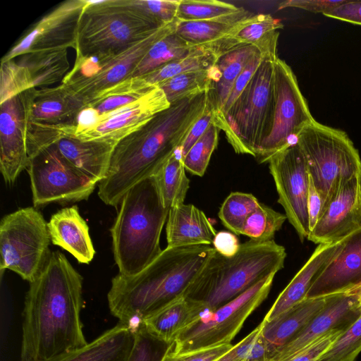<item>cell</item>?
Returning a JSON list of instances; mask_svg holds the SVG:
<instances>
[{
	"label": "cell",
	"mask_w": 361,
	"mask_h": 361,
	"mask_svg": "<svg viewBox=\"0 0 361 361\" xmlns=\"http://www.w3.org/2000/svg\"><path fill=\"white\" fill-rule=\"evenodd\" d=\"M82 305V276L63 253L51 252L25 295L20 361H43L86 345Z\"/></svg>",
	"instance_id": "6da1fadb"
},
{
	"label": "cell",
	"mask_w": 361,
	"mask_h": 361,
	"mask_svg": "<svg viewBox=\"0 0 361 361\" xmlns=\"http://www.w3.org/2000/svg\"><path fill=\"white\" fill-rule=\"evenodd\" d=\"M207 104L208 91L176 102L120 140L114 149L107 173L99 183V198L116 207L133 185L155 175L181 147Z\"/></svg>",
	"instance_id": "7a4b0ae2"
},
{
	"label": "cell",
	"mask_w": 361,
	"mask_h": 361,
	"mask_svg": "<svg viewBox=\"0 0 361 361\" xmlns=\"http://www.w3.org/2000/svg\"><path fill=\"white\" fill-rule=\"evenodd\" d=\"M214 252L210 245L167 246L138 274L118 273L107 294L111 314L135 331L145 317L185 296Z\"/></svg>",
	"instance_id": "3957f363"
},
{
	"label": "cell",
	"mask_w": 361,
	"mask_h": 361,
	"mask_svg": "<svg viewBox=\"0 0 361 361\" xmlns=\"http://www.w3.org/2000/svg\"><path fill=\"white\" fill-rule=\"evenodd\" d=\"M169 209L155 175L133 185L123 196L111 228L119 274H138L161 252L160 237Z\"/></svg>",
	"instance_id": "277c9868"
},
{
	"label": "cell",
	"mask_w": 361,
	"mask_h": 361,
	"mask_svg": "<svg viewBox=\"0 0 361 361\" xmlns=\"http://www.w3.org/2000/svg\"><path fill=\"white\" fill-rule=\"evenodd\" d=\"M286 257L285 247L274 240H250L230 257L215 250L185 297L202 304L211 313L282 269Z\"/></svg>",
	"instance_id": "5b68a950"
},
{
	"label": "cell",
	"mask_w": 361,
	"mask_h": 361,
	"mask_svg": "<svg viewBox=\"0 0 361 361\" xmlns=\"http://www.w3.org/2000/svg\"><path fill=\"white\" fill-rule=\"evenodd\" d=\"M161 27L133 0H86L78 23L76 56L121 53Z\"/></svg>",
	"instance_id": "8992f818"
},
{
	"label": "cell",
	"mask_w": 361,
	"mask_h": 361,
	"mask_svg": "<svg viewBox=\"0 0 361 361\" xmlns=\"http://www.w3.org/2000/svg\"><path fill=\"white\" fill-rule=\"evenodd\" d=\"M276 58L264 55L232 106L224 114L214 117V123L223 130L237 154L255 157L269 130L274 109V62Z\"/></svg>",
	"instance_id": "52a82bcc"
},
{
	"label": "cell",
	"mask_w": 361,
	"mask_h": 361,
	"mask_svg": "<svg viewBox=\"0 0 361 361\" xmlns=\"http://www.w3.org/2000/svg\"><path fill=\"white\" fill-rule=\"evenodd\" d=\"M296 143L324 208L339 187L361 176V159L347 133L314 120L298 135Z\"/></svg>",
	"instance_id": "ba28073f"
},
{
	"label": "cell",
	"mask_w": 361,
	"mask_h": 361,
	"mask_svg": "<svg viewBox=\"0 0 361 361\" xmlns=\"http://www.w3.org/2000/svg\"><path fill=\"white\" fill-rule=\"evenodd\" d=\"M21 97L30 159L62 137L71 136L84 106L61 83L55 87L30 88Z\"/></svg>",
	"instance_id": "9c48e42d"
},
{
	"label": "cell",
	"mask_w": 361,
	"mask_h": 361,
	"mask_svg": "<svg viewBox=\"0 0 361 361\" xmlns=\"http://www.w3.org/2000/svg\"><path fill=\"white\" fill-rule=\"evenodd\" d=\"M177 20L161 27L130 48L115 54L76 56L73 67L61 82L84 106L102 92L131 75L157 41L176 29Z\"/></svg>",
	"instance_id": "30bf717a"
},
{
	"label": "cell",
	"mask_w": 361,
	"mask_h": 361,
	"mask_svg": "<svg viewBox=\"0 0 361 361\" xmlns=\"http://www.w3.org/2000/svg\"><path fill=\"white\" fill-rule=\"evenodd\" d=\"M47 223L34 207L18 209L0 223V268L17 273L29 283L34 281L51 252Z\"/></svg>",
	"instance_id": "8fae6325"
},
{
	"label": "cell",
	"mask_w": 361,
	"mask_h": 361,
	"mask_svg": "<svg viewBox=\"0 0 361 361\" xmlns=\"http://www.w3.org/2000/svg\"><path fill=\"white\" fill-rule=\"evenodd\" d=\"M275 275L262 279L183 331L174 341L171 351L181 354L231 343L247 318L268 296Z\"/></svg>",
	"instance_id": "7c38bea8"
},
{
	"label": "cell",
	"mask_w": 361,
	"mask_h": 361,
	"mask_svg": "<svg viewBox=\"0 0 361 361\" xmlns=\"http://www.w3.org/2000/svg\"><path fill=\"white\" fill-rule=\"evenodd\" d=\"M273 90L271 126L255 157L259 163L268 162L276 152L296 143L300 132L315 120L300 91L295 73L279 57L274 62Z\"/></svg>",
	"instance_id": "4fadbf2b"
},
{
	"label": "cell",
	"mask_w": 361,
	"mask_h": 361,
	"mask_svg": "<svg viewBox=\"0 0 361 361\" xmlns=\"http://www.w3.org/2000/svg\"><path fill=\"white\" fill-rule=\"evenodd\" d=\"M27 169L35 207L87 200L97 185L66 161L56 144L32 157Z\"/></svg>",
	"instance_id": "5bb4252c"
},
{
	"label": "cell",
	"mask_w": 361,
	"mask_h": 361,
	"mask_svg": "<svg viewBox=\"0 0 361 361\" xmlns=\"http://www.w3.org/2000/svg\"><path fill=\"white\" fill-rule=\"evenodd\" d=\"M279 199L289 223L301 241L310 234L307 197L310 176L304 156L297 143L274 154L268 161Z\"/></svg>",
	"instance_id": "9a60e30c"
},
{
	"label": "cell",
	"mask_w": 361,
	"mask_h": 361,
	"mask_svg": "<svg viewBox=\"0 0 361 361\" xmlns=\"http://www.w3.org/2000/svg\"><path fill=\"white\" fill-rule=\"evenodd\" d=\"M86 0L63 1L30 25L1 61L47 50L75 49L78 27Z\"/></svg>",
	"instance_id": "2e32d148"
},
{
	"label": "cell",
	"mask_w": 361,
	"mask_h": 361,
	"mask_svg": "<svg viewBox=\"0 0 361 361\" xmlns=\"http://www.w3.org/2000/svg\"><path fill=\"white\" fill-rule=\"evenodd\" d=\"M169 106L164 92L157 86L139 100L106 114L92 126L75 131L68 137L116 145Z\"/></svg>",
	"instance_id": "e0dca14e"
},
{
	"label": "cell",
	"mask_w": 361,
	"mask_h": 361,
	"mask_svg": "<svg viewBox=\"0 0 361 361\" xmlns=\"http://www.w3.org/2000/svg\"><path fill=\"white\" fill-rule=\"evenodd\" d=\"M360 228L361 176H355L337 190L307 240L318 245L336 243Z\"/></svg>",
	"instance_id": "ac0fdd59"
},
{
	"label": "cell",
	"mask_w": 361,
	"mask_h": 361,
	"mask_svg": "<svg viewBox=\"0 0 361 361\" xmlns=\"http://www.w3.org/2000/svg\"><path fill=\"white\" fill-rule=\"evenodd\" d=\"M360 316L361 304L355 295L345 293L329 295L321 311L269 361H281L331 331L346 330Z\"/></svg>",
	"instance_id": "d6986e66"
},
{
	"label": "cell",
	"mask_w": 361,
	"mask_h": 361,
	"mask_svg": "<svg viewBox=\"0 0 361 361\" xmlns=\"http://www.w3.org/2000/svg\"><path fill=\"white\" fill-rule=\"evenodd\" d=\"M361 284V228L342 240L315 279L305 299L346 293Z\"/></svg>",
	"instance_id": "ffe728a7"
},
{
	"label": "cell",
	"mask_w": 361,
	"mask_h": 361,
	"mask_svg": "<svg viewBox=\"0 0 361 361\" xmlns=\"http://www.w3.org/2000/svg\"><path fill=\"white\" fill-rule=\"evenodd\" d=\"M0 148L1 172L13 183L30 164L21 94L0 104Z\"/></svg>",
	"instance_id": "44dd1931"
},
{
	"label": "cell",
	"mask_w": 361,
	"mask_h": 361,
	"mask_svg": "<svg viewBox=\"0 0 361 361\" xmlns=\"http://www.w3.org/2000/svg\"><path fill=\"white\" fill-rule=\"evenodd\" d=\"M283 25L269 14L250 16L239 23L224 39L205 46L217 56L243 45L255 47L263 55L277 57L279 30Z\"/></svg>",
	"instance_id": "7402d4cb"
},
{
	"label": "cell",
	"mask_w": 361,
	"mask_h": 361,
	"mask_svg": "<svg viewBox=\"0 0 361 361\" xmlns=\"http://www.w3.org/2000/svg\"><path fill=\"white\" fill-rule=\"evenodd\" d=\"M156 87L142 76L131 77L102 92L81 109L72 134L92 126L106 114L139 100Z\"/></svg>",
	"instance_id": "603a6c76"
},
{
	"label": "cell",
	"mask_w": 361,
	"mask_h": 361,
	"mask_svg": "<svg viewBox=\"0 0 361 361\" xmlns=\"http://www.w3.org/2000/svg\"><path fill=\"white\" fill-rule=\"evenodd\" d=\"M51 241L70 252L78 262L89 264L95 250L86 221L74 205L54 214L47 223Z\"/></svg>",
	"instance_id": "cb8c5ba5"
},
{
	"label": "cell",
	"mask_w": 361,
	"mask_h": 361,
	"mask_svg": "<svg viewBox=\"0 0 361 361\" xmlns=\"http://www.w3.org/2000/svg\"><path fill=\"white\" fill-rule=\"evenodd\" d=\"M341 240L317 245L306 263L279 294L264 319L269 322L306 298L320 271L339 249Z\"/></svg>",
	"instance_id": "d4e9b609"
},
{
	"label": "cell",
	"mask_w": 361,
	"mask_h": 361,
	"mask_svg": "<svg viewBox=\"0 0 361 361\" xmlns=\"http://www.w3.org/2000/svg\"><path fill=\"white\" fill-rule=\"evenodd\" d=\"M56 145L70 165L85 177L99 183L107 173L116 144L64 137L59 140Z\"/></svg>",
	"instance_id": "484cf974"
},
{
	"label": "cell",
	"mask_w": 361,
	"mask_h": 361,
	"mask_svg": "<svg viewBox=\"0 0 361 361\" xmlns=\"http://www.w3.org/2000/svg\"><path fill=\"white\" fill-rule=\"evenodd\" d=\"M167 246L212 244L216 234L205 214L189 204L171 208L166 227Z\"/></svg>",
	"instance_id": "4316f807"
},
{
	"label": "cell",
	"mask_w": 361,
	"mask_h": 361,
	"mask_svg": "<svg viewBox=\"0 0 361 361\" xmlns=\"http://www.w3.org/2000/svg\"><path fill=\"white\" fill-rule=\"evenodd\" d=\"M135 330L118 323L84 347L43 361H127Z\"/></svg>",
	"instance_id": "83f0119b"
},
{
	"label": "cell",
	"mask_w": 361,
	"mask_h": 361,
	"mask_svg": "<svg viewBox=\"0 0 361 361\" xmlns=\"http://www.w3.org/2000/svg\"><path fill=\"white\" fill-rule=\"evenodd\" d=\"M207 314L202 304L183 296L147 316L141 324L155 336L173 343L183 331Z\"/></svg>",
	"instance_id": "f1b7e54d"
},
{
	"label": "cell",
	"mask_w": 361,
	"mask_h": 361,
	"mask_svg": "<svg viewBox=\"0 0 361 361\" xmlns=\"http://www.w3.org/2000/svg\"><path fill=\"white\" fill-rule=\"evenodd\" d=\"M329 297L305 299L272 320L262 321L261 334L272 351V357L321 311Z\"/></svg>",
	"instance_id": "f546056e"
},
{
	"label": "cell",
	"mask_w": 361,
	"mask_h": 361,
	"mask_svg": "<svg viewBox=\"0 0 361 361\" xmlns=\"http://www.w3.org/2000/svg\"><path fill=\"white\" fill-rule=\"evenodd\" d=\"M258 51L254 46L243 45L218 56L214 65L218 71L217 79L208 90V100L214 115L221 111L236 79Z\"/></svg>",
	"instance_id": "4dcf8cb0"
},
{
	"label": "cell",
	"mask_w": 361,
	"mask_h": 361,
	"mask_svg": "<svg viewBox=\"0 0 361 361\" xmlns=\"http://www.w3.org/2000/svg\"><path fill=\"white\" fill-rule=\"evenodd\" d=\"M250 16V12L240 7L233 13L210 20H177L175 32L192 47L207 46L224 39L239 23Z\"/></svg>",
	"instance_id": "1f68e13d"
},
{
	"label": "cell",
	"mask_w": 361,
	"mask_h": 361,
	"mask_svg": "<svg viewBox=\"0 0 361 361\" xmlns=\"http://www.w3.org/2000/svg\"><path fill=\"white\" fill-rule=\"evenodd\" d=\"M18 63L27 69L32 88L48 87L61 82L70 71L68 49L26 54L20 56Z\"/></svg>",
	"instance_id": "d6a6232c"
},
{
	"label": "cell",
	"mask_w": 361,
	"mask_h": 361,
	"mask_svg": "<svg viewBox=\"0 0 361 361\" xmlns=\"http://www.w3.org/2000/svg\"><path fill=\"white\" fill-rule=\"evenodd\" d=\"M198 49L199 47H192L187 43L174 30L152 46L134 70L131 77L146 75L193 54Z\"/></svg>",
	"instance_id": "836d02e7"
},
{
	"label": "cell",
	"mask_w": 361,
	"mask_h": 361,
	"mask_svg": "<svg viewBox=\"0 0 361 361\" xmlns=\"http://www.w3.org/2000/svg\"><path fill=\"white\" fill-rule=\"evenodd\" d=\"M161 197L166 208L183 204L190 188L186 176L180 148L163 165L155 174Z\"/></svg>",
	"instance_id": "e575fe53"
},
{
	"label": "cell",
	"mask_w": 361,
	"mask_h": 361,
	"mask_svg": "<svg viewBox=\"0 0 361 361\" xmlns=\"http://www.w3.org/2000/svg\"><path fill=\"white\" fill-rule=\"evenodd\" d=\"M218 76L215 66L203 71H190L175 75L157 86L164 92L169 104L193 94L208 91Z\"/></svg>",
	"instance_id": "d590c367"
},
{
	"label": "cell",
	"mask_w": 361,
	"mask_h": 361,
	"mask_svg": "<svg viewBox=\"0 0 361 361\" xmlns=\"http://www.w3.org/2000/svg\"><path fill=\"white\" fill-rule=\"evenodd\" d=\"M217 58L213 52L199 47L193 54L142 77L149 84L157 86L161 82L180 73L209 70L214 66Z\"/></svg>",
	"instance_id": "8d00e7d4"
},
{
	"label": "cell",
	"mask_w": 361,
	"mask_h": 361,
	"mask_svg": "<svg viewBox=\"0 0 361 361\" xmlns=\"http://www.w3.org/2000/svg\"><path fill=\"white\" fill-rule=\"evenodd\" d=\"M259 203L250 193L233 192L222 203L218 215L226 228L235 235H241L247 219Z\"/></svg>",
	"instance_id": "74e56055"
},
{
	"label": "cell",
	"mask_w": 361,
	"mask_h": 361,
	"mask_svg": "<svg viewBox=\"0 0 361 361\" xmlns=\"http://www.w3.org/2000/svg\"><path fill=\"white\" fill-rule=\"evenodd\" d=\"M286 219V214L259 203L247 219L241 235L257 242L272 240L276 233L281 228Z\"/></svg>",
	"instance_id": "f35d334b"
},
{
	"label": "cell",
	"mask_w": 361,
	"mask_h": 361,
	"mask_svg": "<svg viewBox=\"0 0 361 361\" xmlns=\"http://www.w3.org/2000/svg\"><path fill=\"white\" fill-rule=\"evenodd\" d=\"M240 7L216 0H180L176 19L180 21L210 20L233 13Z\"/></svg>",
	"instance_id": "ab89813d"
},
{
	"label": "cell",
	"mask_w": 361,
	"mask_h": 361,
	"mask_svg": "<svg viewBox=\"0 0 361 361\" xmlns=\"http://www.w3.org/2000/svg\"><path fill=\"white\" fill-rule=\"evenodd\" d=\"M259 324L216 361H269L273 353L261 334Z\"/></svg>",
	"instance_id": "60d3db41"
},
{
	"label": "cell",
	"mask_w": 361,
	"mask_h": 361,
	"mask_svg": "<svg viewBox=\"0 0 361 361\" xmlns=\"http://www.w3.org/2000/svg\"><path fill=\"white\" fill-rule=\"evenodd\" d=\"M219 130L213 121L202 137L190 149L183 157L186 171L198 176H202L204 174L211 156L217 146Z\"/></svg>",
	"instance_id": "b9f144b4"
},
{
	"label": "cell",
	"mask_w": 361,
	"mask_h": 361,
	"mask_svg": "<svg viewBox=\"0 0 361 361\" xmlns=\"http://www.w3.org/2000/svg\"><path fill=\"white\" fill-rule=\"evenodd\" d=\"M361 353V316L317 361H356Z\"/></svg>",
	"instance_id": "7bdbcfd3"
},
{
	"label": "cell",
	"mask_w": 361,
	"mask_h": 361,
	"mask_svg": "<svg viewBox=\"0 0 361 361\" xmlns=\"http://www.w3.org/2000/svg\"><path fill=\"white\" fill-rule=\"evenodd\" d=\"M32 88L27 69L14 59L1 61L0 104Z\"/></svg>",
	"instance_id": "ee69618b"
},
{
	"label": "cell",
	"mask_w": 361,
	"mask_h": 361,
	"mask_svg": "<svg viewBox=\"0 0 361 361\" xmlns=\"http://www.w3.org/2000/svg\"><path fill=\"white\" fill-rule=\"evenodd\" d=\"M173 343L159 338L140 324L135 331L134 344L127 361H161Z\"/></svg>",
	"instance_id": "f6af8a7d"
},
{
	"label": "cell",
	"mask_w": 361,
	"mask_h": 361,
	"mask_svg": "<svg viewBox=\"0 0 361 361\" xmlns=\"http://www.w3.org/2000/svg\"><path fill=\"white\" fill-rule=\"evenodd\" d=\"M133 3L160 26L176 20L180 0H133Z\"/></svg>",
	"instance_id": "bcb514c9"
},
{
	"label": "cell",
	"mask_w": 361,
	"mask_h": 361,
	"mask_svg": "<svg viewBox=\"0 0 361 361\" xmlns=\"http://www.w3.org/2000/svg\"><path fill=\"white\" fill-rule=\"evenodd\" d=\"M344 331L341 329L331 331L281 361H317L330 348Z\"/></svg>",
	"instance_id": "7dc6e473"
},
{
	"label": "cell",
	"mask_w": 361,
	"mask_h": 361,
	"mask_svg": "<svg viewBox=\"0 0 361 361\" xmlns=\"http://www.w3.org/2000/svg\"><path fill=\"white\" fill-rule=\"evenodd\" d=\"M264 56V55H263L260 51H258L250 59L234 82L221 111L219 114L214 115V117L224 114L232 106L251 80L256 70L261 63Z\"/></svg>",
	"instance_id": "c3c4849f"
},
{
	"label": "cell",
	"mask_w": 361,
	"mask_h": 361,
	"mask_svg": "<svg viewBox=\"0 0 361 361\" xmlns=\"http://www.w3.org/2000/svg\"><path fill=\"white\" fill-rule=\"evenodd\" d=\"M232 347L233 345L228 343L181 354H176L170 350L161 361H216Z\"/></svg>",
	"instance_id": "681fc988"
},
{
	"label": "cell",
	"mask_w": 361,
	"mask_h": 361,
	"mask_svg": "<svg viewBox=\"0 0 361 361\" xmlns=\"http://www.w3.org/2000/svg\"><path fill=\"white\" fill-rule=\"evenodd\" d=\"M214 110L208 100L204 112L193 125L180 147L183 158L214 121Z\"/></svg>",
	"instance_id": "f907efd6"
},
{
	"label": "cell",
	"mask_w": 361,
	"mask_h": 361,
	"mask_svg": "<svg viewBox=\"0 0 361 361\" xmlns=\"http://www.w3.org/2000/svg\"><path fill=\"white\" fill-rule=\"evenodd\" d=\"M323 15L328 18L361 25V1L345 0L340 6Z\"/></svg>",
	"instance_id": "816d5d0a"
},
{
	"label": "cell",
	"mask_w": 361,
	"mask_h": 361,
	"mask_svg": "<svg viewBox=\"0 0 361 361\" xmlns=\"http://www.w3.org/2000/svg\"><path fill=\"white\" fill-rule=\"evenodd\" d=\"M345 0H288L281 2L279 9L293 7L322 14L340 6Z\"/></svg>",
	"instance_id": "f5cc1de1"
},
{
	"label": "cell",
	"mask_w": 361,
	"mask_h": 361,
	"mask_svg": "<svg viewBox=\"0 0 361 361\" xmlns=\"http://www.w3.org/2000/svg\"><path fill=\"white\" fill-rule=\"evenodd\" d=\"M212 245L218 253L230 257L238 252L241 244L235 233L228 231H219L216 233Z\"/></svg>",
	"instance_id": "db71d44e"
},
{
	"label": "cell",
	"mask_w": 361,
	"mask_h": 361,
	"mask_svg": "<svg viewBox=\"0 0 361 361\" xmlns=\"http://www.w3.org/2000/svg\"><path fill=\"white\" fill-rule=\"evenodd\" d=\"M324 200L314 187L310 177V187L307 197V212L309 217L310 233L318 222L324 212Z\"/></svg>",
	"instance_id": "11a10c76"
},
{
	"label": "cell",
	"mask_w": 361,
	"mask_h": 361,
	"mask_svg": "<svg viewBox=\"0 0 361 361\" xmlns=\"http://www.w3.org/2000/svg\"><path fill=\"white\" fill-rule=\"evenodd\" d=\"M345 293H348L349 295H355L357 298L360 303L361 304V284L355 287L354 288L350 290L349 291L346 292Z\"/></svg>",
	"instance_id": "9f6ffc18"
}]
</instances>
